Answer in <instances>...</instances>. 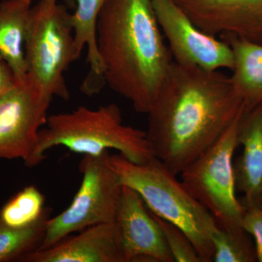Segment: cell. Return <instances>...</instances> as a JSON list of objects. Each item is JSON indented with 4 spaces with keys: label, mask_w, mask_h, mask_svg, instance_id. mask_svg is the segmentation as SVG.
<instances>
[{
    "label": "cell",
    "mask_w": 262,
    "mask_h": 262,
    "mask_svg": "<svg viewBox=\"0 0 262 262\" xmlns=\"http://www.w3.org/2000/svg\"><path fill=\"white\" fill-rule=\"evenodd\" d=\"M58 146L83 156L117 150L136 163L155 157L146 131L124 124L121 111L115 103L96 110L80 106L70 113L49 115L39 131L29 168L42 163L48 150Z\"/></svg>",
    "instance_id": "obj_3"
},
{
    "label": "cell",
    "mask_w": 262,
    "mask_h": 262,
    "mask_svg": "<svg viewBox=\"0 0 262 262\" xmlns=\"http://www.w3.org/2000/svg\"><path fill=\"white\" fill-rule=\"evenodd\" d=\"M110 152L84 155L79 168L82 182L68 208L46 222L40 248L46 249L92 226L114 223L123 184L110 165Z\"/></svg>",
    "instance_id": "obj_7"
},
{
    "label": "cell",
    "mask_w": 262,
    "mask_h": 262,
    "mask_svg": "<svg viewBox=\"0 0 262 262\" xmlns=\"http://www.w3.org/2000/svg\"><path fill=\"white\" fill-rule=\"evenodd\" d=\"M58 0H39L32 7L25 42L27 75L43 93L67 101L64 74L77 61L71 13Z\"/></svg>",
    "instance_id": "obj_5"
},
{
    "label": "cell",
    "mask_w": 262,
    "mask_h": 262,
    "mask_svg": "<svg viewBox=\"0 0 262 262\" xmlns=\"http://www.w3.org/2000/svg\"><path fill=\"white\" fill-rule=\"evenodd\" d=\"M152 214L163 232L164 238L174 261L202 262L195 248L182 229L168 221L157 216L154 213Z\"/></svg>",
    "instance_id": "obj_20"
},
{
    "label": "cell",
    "mask_w": 262,
    "mask_h": 262,
    "mask_svg": "<svg viewBox=\"0 0 262 262\" xmlns=\"http://www.w3.org/2000/svg\"><path fill=\"white\" fill-rule=\"evenodd\" d=\"M52 98L27 75L0 94V159H21L28 167Z\"/></svg>",
    "instance_id": "obj_8"
},
{
    "label": "cell",
    "mask_w": 262,
    "mask_h": 262,
    "mask_svg": "<svg viewBox=\"0 0 262 262\" xmlns=\"http://www.w3.org/2000/svg\"><path fill=\"white\" fill-rule=\"evenodd\" d=\"M246 111L180 173L183 185L210 211L219 227L241 226L246 212V207L236 196L233 160Z\"/></svg>",
    "instance_id": "obj_6"
},
{
    "label": "cell",
    "mask_w": 262,
    "mask_h": 262,
    "mask_svg": "<svg viewBox=\"0 0 262 262\" xmlns=\"http://www.w3.org/2000/svg\"><path fill=\"white\" fill-rule=\"evenodd\" d=\"M151 3L174 62L210 71L232 70L234 56L228 43L201 30L173 0Z\"/></svg>",
    "instance_id": "obj_9"
},
{
    "label": "cell",
    "mask_w": 262,
    "mask_h": 262,
    "mask_svg": "<svg viewBox=\"0 0 262 262\" xmlns=\"http://www.w3.org/2000/svg\"><path fill=\"white\" fill-rule=\"evenodd\" d=\"M49 211L27 227L14 228L0 222V262L21 261L42 246Z\"/></svg>",
    "instance_id": "obj_17"
},
{
    "label": "cell",
    "mask_w": 262,
    "mask_h": 262,
    "mask_svg": "<svg viewBox=\"0 0 262 262\" xmlns=\"http://www.w3.org/2000/svg\"><path fill=\"white\" fill-rule=\"evenodd\" d=\"M32 7V0L0 3V54L18 79L27 75L25 42Z\"/></svg>",
    "instance_id": "obj_16"
},
{
    "label": "cell",
    "mask_w": 262,
    "mask_h": 262,
    "mask_svg": "<svg viewBox=\"0 0 262 262\" xmlns=\"http://www.w3.org/2000/svg\"><path fill=\"white\" fill-rule=\"evenodd\" d=\"M125 262H173L160 226L134 189L123 185L115 222Z\"/></svg>",
    "instance_id": "obj_10"
},
{
    "label": "cell",
    "mask_w": 262,
    "mask_h": 262,
    "mask_svg": "<svg viewBox=\"0 0 262 262\" xmlns=\"http://www.w3.org/2000/svg\"><path fill=\"white\" fill-rule=\"evenodd\" d=\"M23 262H125L118 229L114 223L92 226L46 249L26 256Z\"/></svg>",
    "instance_id": "obj_12"
},
{
    "label": "cell",
    "mask_w": 262,
    "mask_h": 262,
    "mask_svg": "<svg viewBox=\"0 0 262 262\" xmlns=\"http://www.w3.org/2000/svg\"><path fill=\"white\" fill-rule=\"evenodd\" d=\"M238 142L243 150L234 161L236 188L246 208H262V103L245 113Z\"/></svg>",
    "instance_id": "obj_13"
},
{
    "label": "cell",
    "mask_w": 262,
    "mask_h": 262,
    "mask_svg": "<svg viewBox=\"0 0 262 262\" xmlns=\"http://www.w3.org/2000/svg\"><path fill=\"white\" fill-rule=\"evenodd\" d=\"M201 30L262 44V0H173Z\"/></svg>",
    "instance_id": "obj_11"
},
{
    "label": "cell",
    "mask_w": 262,
    "mask_h": 262,
    "mask_svg": "<svg viewBox=\"0 0 262 262\" xmlns=\"http://www.w3.org/2000/svg\"><path fill=\"white\" fill-rule=\"evenodd\" d=\"M20 80L0 54V94L13 87Z\"/></svg>",
    "instance_id": "obj_22"
},
{
    "label": "cell",
    "mask_w": 262,
    "mask_h": 262,
    "mask_svg": "<svg viewBox=\"0 0 262 262\" xmlns=\"http://www.w3.org/2000/svg\"><path fill=\"white\" fill-rule=\"evenodd\" d=\"M246 110L229 76L173 61L146 113L153 155L180 175Z\"/></svg>",
    "instance_id": "obj_1"
},
{
    "label": "cell",
    "mask_w": 262,
    "mask_h": 262,
    "mask_svg": "<svg viewBox=\"0 0 262 262\" xmlns=\"http://www.w3.org/2000/svg\"><path fill=\"white\" fill-rule=\"evenodd\" d=\"M241 226L254 239L256 261L262 262V208H246Z\"/></svg>",
    "instance_id": "obj_21"
},
{
    "label": "cell",
    "mask_w": 262,
    "mask_h": 262,
    "mask_svg": "<svg viewBox=\"0 0 262 262\" xmlns=\"http://www.w3.org/2000/svg\"><path fill=\"white\" fill-rule=\"evenodd\" d=\"M46 209L42 193L35 186H28L0 208V222L14 228L27 227L40 220Z\"/></svg>",
    "instance_id": "obj_18"
},
{
    "label": "cell",
    "mask_w": 262,
    "mask_h": 262,
    "mask_svg": "<svg viewBox=\"0 0 262 262\" xmlns=\"http://www.w3.org/2000/svg\"><path fill=\"white\" fill-rule=\"evenodd\" d=\"M96 42L105 83L147 113L173 61L151 0H106Z\"/></svg>",
    "instance_id": "obj_2"
},
{
    "label": "cell",
    "mask_w": 262,
    "mask_h": 262,
    "mask_svg": "<svg viewBox=\"0 0 262 262\" xmlns=\"http://www.w3.org/2000/svg\"><path fill=\"white\" fill-rule=\"evenodd\" d=\"M222 39L233 53L231 82L249 111L262 103V44L232 36Z\"/></svg>",
    "instance_id": "obj_15"
},
{
    "label": "cell",
    "mask_w": 262,
    "mask_h": 262,
    "mask_svg": "<svg viewBox=\"0 0 262 262\" xmlns=\"http://www.w3.org/2000/svg\"><path fill=\"white\" fill-rule=\"evenodd\" d=\"M66 6L70 9L74 10L75 8L76 0H63Z\"/></svg>",
    "instance_id": "obj_23"
},
{
    "label": "cell",
    "mask_w": 262,
    "mask_h": 262,
    "mask_svg": "<svg viewBox=\"0 0 262 262\" xmlns=\"http://www.w3.org/2000/svg\"><path fill=\"white\" fill-rule=\"evenodd\" d=\"M110 163L122 184L134 189L151 213L185 232L202 262L213 261L211 237L218 227L216 222L177 175L155 157L136 163L119 153L110 155Z\"/></svg>",
    "instance_id": "obj_4"
},
{
    "label": "cell",
    "mask_w": 262,
    "mask_h": 262,
    "mask_svg": "<svg viewBox=\"0 0 262 262\" xmlns=\"http://www.w3.org/2000/svg\"><path fill=\"white\" fill-rule=\"evenodd\" d=\"M106 0H76L71 21L73 27L75 48L80 58L84 48H87V62L90 71L83 81L81 91L87 96L97 94L105 83L103 66L97 49L96 29L98 16Z\"/></svg>",
    "instance_id": "obj_14"
},
{
    "label": "cell",
    "mask_w": 262,
    "mask_h": 262,
    "mask_svg": "<svg viewBox=\"0 0 262 262\" xmlns=\"http://www.w3.org/2000/svg\"><path fill=\"white\" fill-rule=\"evenodd\" d=\"M218 226V225H217ZM213 261H256V250L242 226L219 227L212 234Z\"/></svg>",
    "instance_id": "obj_19"
}]
</instances>
